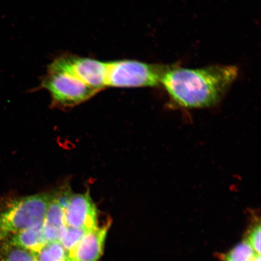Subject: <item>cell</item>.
Returning <instances> with one entry per match:
<instances>
[{"label":"cell","mask_w":261,"mask_h":261,"mask_svg":"<svg viewBox=\"0 0 261 261\" xmlns=\"http://www.w3.org/2000/svg\"><path fill=\"white\" fill-rule=\"evenodd\" d=\"M238 68L230 65H213L198 68L169 65L161 86L182 107L201 109L215 105L236 80Z\"/></svg>","instance_id":"6da1fadb"},{"label":"cell","mask_w":261,"mask_h":261,"mask_svg":"<svg viewBox=\"0 0 261 261\" xmlns=\"http://www.w3.org/2000/svg\"><path fill=\"white\" fill-rule=\"evenodd\" d=\"M52 194L0 197V240L43 223Z\"/></svg>","instance_id":"7a4b0ae2"},{"label":"cell","mask_w":261,"mask_h":261,"mask_svg":"<svg viewBox=\"0 0 261 261\" xmlns=\"http://www.w3.org/2000/svg\"><path fill=\"white\" fill-rule=\"evenodd\" d=\"M168 65L122 60L107 62V86L116 88L156 87Z\"/></svg>","instance_id":"3957f363"},{"label":"cell","mask_w":261,"mask_h":261,"mask_svg":"<svg viewBox=\"0 0 261 261\" xmlns=\"http://www.w3.org/2000/svg\"><path fill=\"white\" fill-rule=\"evenodd\" d=\"M41 87L50 93L54 106L60 107L79 105L98 93L73 74L52 63L42 81Z\"/></svg>","instance_id":"277c9868"},{"label":"cell","mask_w":261,"mask_h":261,"mask_svg":"<svg viewBox=\"0 0 261 261\" xmlns=\"http://www.w3.org/2000/svg\"><path fill=\"white\" fill-rule=\"evenodd\" d=\"M52 64L73 74L97 92L107 87V62L64 55L56 59Z\"/></svg>","instance_id":"5b68a950"},{"label":"cell","mask_w":261,"mask_h":261,"mask_svg":"<svg viewBox=\"0 0 261 261\" xmlns=\"http://www.w3.org/2000/svg\"><path fill=\"white\" fill-rule=\"evenodd\" d=\"M64 217L67 226L90 231L97 227V211L89 192H68L65 202Z\"/></svg>","instance_id":"8992f818"},{"label":"cell","mask_w":261,"mask_h":261,"mask_svg":"<svg viewBox=\"0 0 261 261\" xmlns=\"http://www.w3.org/2000/svg\"><path fill=\"white\" fill-rule=\"evenodd\" d=\"M68 192H57L52 194L48 205L42 228L47 242L60 241L62 233L66 224L64 217L65 199Z\"/></svg>","instance_id":"52a82bcc"},{"label":"cell","mask_w":261,"mask_h":261,"mask_svg":"<svg viewBox=\"0 0 261 261\" xmlns=\"http://www.w3.org/2000/svg\"><path fill=\"white\" fill-rule=\"evenodd\" d=\"M109 226L96 227L88 231L69 252L72 261H98L103 252Z\"/></svg>","instance_id":"ba28073f"},{"label":"cell","mask_w":261,"mask_h":261,"mask_svg":"<svg viewBox=\"0 0 261 261\" xmlns=\"http://www.w3.org/2000/svg\"><path fill=\"white\" fill-rule=\"evenodd\" d=\"M42 223L10 234L0 240V242L6 243L35 252L47 243L44 237Z\"/></svg>","instance_id":"9c48e42d"},{"label":"cell","mask_w":261,"mask_h":261,"mask_svg":"<svg viewBox=\"0 0 261 261\" xmlns=\"http://www.w3.org/2000/svg\"><path fill=\"white\" fill-rule=\"evenodd\" d=\"M32 253L37 261H72L69 252L60 241L48 242Z\"/></svg>","instance_id":"30bf717a"},{"label":"cell","mask_w":261,"mask_h":261,"mask_svg":"<svg viewBox=\"0 0 261 261\" xmlns=\"http://www.w3.org/2000/svg\"><path fill=\"white\" fill-rule=\"evenodd\" d=\"M0 261H37L31 251L0 242Z\"/></svg>","instance_id":"8fae6325"},{"label":"cell","mask_w":261,"mask_h":261,"mask_svg":"<svg viewBox=\"0 0 261 261\" xmlns=\"http://www.w3.org/2000/svg\"><path fill=\"white\" fill-rule=\"evenodd\" d=\"M89 231L82 228L67 226L62 233L60 243L68 252H71Z\"/></svg>","instance_id":"7c38bea8"},{"label":"cell","mask_w":261,"mask_h":261,"mask_svg":"<svg viewBox=\"0 0 261 261\" xmlns=\"http://www.w3.org/2000/svg\"><path fill=\"white\" fill-rule=\"evenodd\" d=\"M256 253L246 241L238 244L224 257V261H252Z\"/></svg>","instance_id":"4fadbf2b"},{"label":"cell","mask_w":261,"mask_h":261,"mask_svg":"<svg viewBox=\"0 0 261 261\" xmlns=\"http://www.w3.org/2000/svg\"><path fill=\"white\" fill-rule=\"evenodd\" d=\"M260 222L253 225L247 234L246 240L252 247L254 252L260 255Z\"/></svg>","instance_id":"5bb4252c"},{"label":"cell","mask_w":261,"mask_h":261,"mask_svg":"<svg viewBox=\"0 0 261 261\" xmlns=\"http://www.w3.org/2000/svg\"><path fill=\"white\" fill-rule=\"evenodd\" d=\"M252 261H260V255L256 254L253 257Z\"/></svg>","instance_id":"9a60e30c"}]
</instances>
